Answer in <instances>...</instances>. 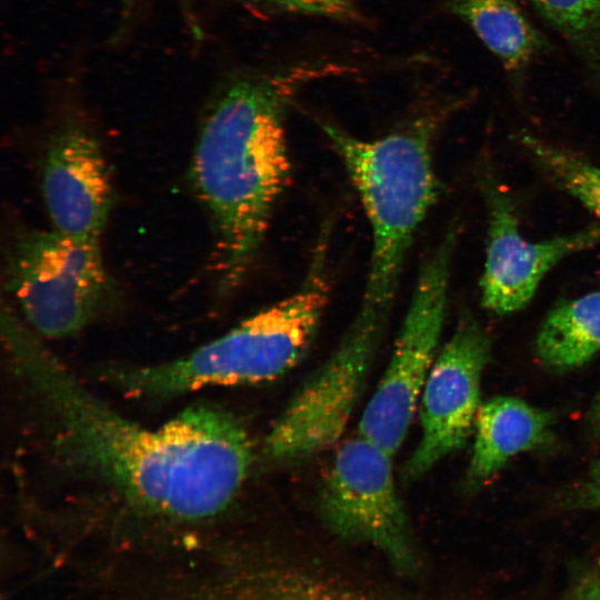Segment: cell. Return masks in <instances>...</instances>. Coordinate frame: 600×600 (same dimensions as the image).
Returning a JSON list of instances; mask_svg holds the SVG:
<instances>
[{"label": "cell", "instance_id": "cell-1", "mask_svg": "<svg viewBox=\"0 0 600 600\" xmlns=\"http://www.w3.org/2000/svg\"><path fill=\"white\" fill-rule=\"evenodd\" d=\"M1 332L79 467L134 507L170 519H208L231 503L252 458L248 433L231 413L197 406L159 428L143 427L88 391L12 310L1 313Z\"/></svg>", "mask_w": 600, "mask_h": 600}, {"label": "cell", "instance_id": "cell-2", "mask_svg": "<svg viewBox=\"0 0 600 600\" xmlns=\"http://www.w3.org/2000/svg\"><path fill=\"white\" fill-rule=\"evenodd\" d=\"M331 61H302L227 80L204 117L191 179L209 211L223 289L239 286L253 264L290 173L284 118L309 83L353 72Z\"/></svg>", "mask_w": 600, "mask_h": 600}, {"label": "cell", "instance_id": "cell-3", "mask_svg": "<svg viewBox=\"0 0 600 600\" xmlns=\"http://www.w3.org/2000/svg\"><path fill=\"white\" fill-rule=\"evenodd\" d=\"M328 254L329 230L323 229L293 293L187 356L113 370L112 381L128 396L157 400L278 379L302 359L317 333L329 299Z\"/></svg>", "mask_w": 600, "mask_h": 600}, {"label": "cell", "instance_id": "cell-4", "mask_svg": "<svg viewBox=\"0 0 600 600\" xmlns=\"http://www.w3.org/2000/svg\"><path fill=\"white\" fill-rule=\"evenodd\" d=\"M438 113L377 139L322 123L364 209L371 250L360 308L391 316L414 236L436 203L432 140Z\"/></svg>", "mask_w": 600, "mask_h": 600}, {"label": "cell", "instance_id": "cell-5", "mask_svg": "<svg viewBox=\"0 0 600 600\" xmlns=\"http://www.w3.org/2000/svg\"><path fill=\"white\" fill-rule=\"evenodd\" d=\"M7 287L33 331L70 337L98 314L108 277L98 240L52 231H29L14 241Z\"/></svg>", "mask_w": 600, "mask_h": 600}, {"label": "cell", "instance_id": "cell-6", "mask_svg": "<svg viewBox=\"0 0 600 600\" xmlns=\"http://www.w3.org/2000/svg\"><path fill=\"white\" fill-rule=\"evenodd\" d=\"M457 238L450 230L420 268L390 361L359 421L358 433L394 456L436 360Z\"/></svg>", "mask_w": 600, "mask_h": 600}, {"label": "cell", "instance_id": "cell-7", "mask_svg": "<svg viewBox=\"0 0 600 600\" xmlns=\"http://www.w3.org/2000/svg\"><path fill=\"white\" fill-rule=\"evenodd\" d=\"M392 454L358 433L338 450L320 496V514L337 537L380 552L401 570L414 569L417 550L398 494Z\"/></svg>", "mask_w": 600, "mask_h": 600}, {"label": "cell", "instance_id": "cell-8", "mask_svg": "<svg viewBox=\"0 0 600 600\" xmlns=\"http://www.w3.org/2000/svg\"><path fill=\"white\" fill-rule=\"evenodd\" d=\"M490 339L472 318L460 320L438 353L420 394L421 438L403 468L406 480H417L439 461L464 446L480 403Z\"/></svg>", "mask_w": 600, "mask_h": 600}, {"label": "cell", "instance_id": "cell-9", "mask_svg": "<svg viewBox=\"0 0 600 600\" xmlns=\"http://www.w3.org/2000/svg\"><path fill=\"white\" fill-rule=\"evenodd\" d=\"M486 258L480 280L482 306L497 314L524 308L546 274L567 257L600 244V223L543 241L522 236L510 196L487 180Z\"/></svg>", "mask_w": 600, "mask_h": 600}, {"label": "cell", "instance_id": "cell-10", "mask_svg": "<svg viewBox=\"0 0 600 600\" xmlns=\"http://www.w3.org/2000/svg\"><path fill=\"white\" fill-rule=\"evenodd\" d=\"M42 194L54 230L99 241L112 187L100 144L82 124L70 121L53 136L43 163Z\"/></svg>", "mask_w": 600, "mask_h": 600}, {"label": "cell", "instance_id": "cell-11", "mask_svg": "<svg viewBox=\"0 0 600 600\" xmlns=\"http://www.w3.org/2000/svg\"><path fill=\"white\" fill-rule=\"evenodd\" d=\"M552 416L516 397L498 396L481 403L474 421V442L467 480L480 486L513 457L549 444Z\"/></svg>", "mask_w": 600, "mask_h": 600}, {"label": "cell", "instance_id": "cell-12", "mask_svg": "<svg viewBox=\"0 0 600 600\" xmlns=\"http://www.w3.org/2000/svg\"><path fill=\"white\" fill-rule=\"evenodd\" d=\"M447 7L511 73L526 71L547 48L517 0H447Z\"/></svg>", "mask_w": 600, "mask_h": 600}, {"label": "cell", "instance_id": "cell-13", "mask_svg": "<svg viewBox=\"0 0 600 600\" xmlns=\"http://www.w3.org/2000/svg\"><path fill=\"white\" fill-rule=\"evenodd\" d=\"M600 352V290L556 306L536 339V354L548 370L577 369Z\"/></svg>", "mask_w": 600, "mask_h": 600}, {"label": "cell", "instance_id": "cell-14", "mask_svg": "<svg viewBox=\"0 0 600 600\" xmlns=\"http://www.w3.org/2000/svg\"><path fill=\"white\" fill-rule=\"evenodd\" d=\"M600 88V0H528Z\"/></svg>", "mask_w": 600, "mask_h": 600}, {"label": "cell", "instance_id": "cell-15", "mask_svg": "<svg viewBox=\"0 0 600 600\" xmlns=\"http://www.w3.org/2000/svg\"><path fill=\"white\" fill-rule=\"evenodd\" d=\"M258 600H407L379 596L311 569L276 563L262 576Z\"/></svg>", "mask_w": 600, "mask_h": 600}, {"label": "cell", "instance_id": "cell-16", "mask_svg": "<svg viewBox=\"0 0 600 600\" xmlns=\"http://www.w3.org/2000/svg\"><path fill=\"white\" fill-rule=\"evenodd\" d=\"M519 142L551 180L600 219V168L573 152L523 133Z\"/></svg>", "mask_w": 600, "mask_h": 600}, {"label": "cell", "instance_id": "cell-17", "mask_svg": "<svg viewBox=\"0 0 600 600\" xmlns=\"http://www.w3.org/2000/svg\"><path fill=\"white\" fill-rule=\"evenodd\" d=\"M263 16L302 14L343 22L361 20L354 0H230Z\"/></svg>", "mask_w": 600, "mask_h": 600}, {"label": "cell", "instance_id": "cell-18", "mask_svg": "<svg viewBox=\"0 0 600 600\" xmlns=\"http://www.w3.org/2000/svg\"><path fill=\"white\" fill-rule=\"evenodd\" d=\"M564 504L574 509H600V460L563 496Z\"/></svg>", "mask_w": 600, "mask_h": 600}, {"label": "cell", "instance_id": "cell-19", "mask_svg": "<svg viewBox=\"0 0 600 600\" xmlns=\"http://www.w3.org/2000/svg\"><path fill=\"white\" fill-rule=\"evenodd\" d=\"M571 600H600V571L587 574L576 587Z\"/></svg>", "mask_w": 600, "mask_h": 600}, {"label": "cell", "instance_id": "cell-20", "mask_svg": "<svg viewBox=\"0 0 600 600\" xmlns=\"http://www.w3.org/2000/svg\"><path fill=\"white\" fill-rule=\"evenodd\" d=\"M587 421L592 434L600 436V388L588 412Z\"/></svg>", "mask_w": 600, "mask_h": 600}, {"label": "cell", "instance_id": "cell-21", "mask_svg": "<svg viewBox=\"0 0 600 600\" xmlns=\"http://www.w3.org/2000/svg\"><path fill=\"white\" fill-rule=\"evenodd\" d=\"M139 0H120L121 3V13H122V20L126 21L130 18V16L133 13L134 7L137 6Z\"/></svg>", "mask_w": 600, "mask_h": 600}]
</instances>
